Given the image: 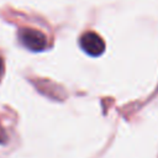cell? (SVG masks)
<instances>
[{
	"mask_svg": "<svg viewBox=\"0 0 158 158\" xmlns=\"http://www.w3.org/2000/svg\"><path fill=\"white\" fill-rule=\"evenodd\" d=\"M19 40L23 47L32 52H42L48 46V40L44 33L31 27L21 28L19 31Z\"/></svg>",
	"mask_w": 158,
	"mask_h": 158,
	"instance_id": "obj_1",
	"label": "cell"
},
{
	"mask_svg": "<svg viewBox=\"0 0 158 158\" xmlns=\"http://www.w3.org/2000/svg\"><path fill=\"white\" fill-rule=\"evenodd\" d=\"M79 43H80L81 49L91 57H99L105 52L104 40L94 31L83 33L79 40Z\"/></svg>",
	"mask_w": 158,
	"mask_h": 158,
	"instance_id": "obj_2",
	"label": "cell"
},
{
	"mask_svg": "<svg viewBox=\"0 0 158 158\" xmlns=\"http://www.w3.org/2000/svg\"><path fill=\"white\" fill-rule=\"evenodd\" d=\"M6 141H7V135H6V131H5V128L2 127V125L0 122V144L5 143Z\"/></svg>",
	"mask_w": 158,
	"mask_h": 158,
	"instance_id": "obj_3",
	"label": "cell"
},
{
	"mask_svg": "<svg viewBox=\"0 0 158 158\" xmlns=\"http://www.w3.org/2000/svg\"><path fill=\"white\" fill-rule=\"evenodd\" d=\"M2 70H4V63H2V59L0 58V77L2 74Z\"/></svg>",
	"mask_w": 158,
	"mask_h": 158,
	"instance_id": "obj_4",
	"label": "cell"
}]
</instances>
